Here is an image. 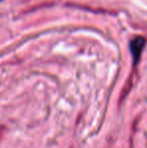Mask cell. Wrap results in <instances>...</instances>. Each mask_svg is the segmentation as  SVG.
<instances>
[{
  "label": "cell",
  "instance_id": "obj_2",
  "mask_svg": "<svg viewBox=\"0 0 147 148\" xmlns=\"http://www.w3.org/2000/svg\"><path fill=\"white\" fill-rule=\"evenodd\" d=\"M0 1H1V0H0Z\"/></svg>",
  "mask_w": 147,
  "mask_h": 148
},
{
  "label": "cell",
  "instance_id": "obj_1",
  "mask_svg": "<svg viewBox=\"0 0 147 148\" xmlns=\"http://www.w3.org/2000/svg\"><path fill=\"white\" fill-rule=\"evenodd\" d=\"M145 42V38H143L142 36L135 37V38L130 41V51H131L132 57H133L134 64H136L139 62L140 56H141V53L144 49Z\"/></svg>",
  "mask_w": 147,
  "mask_h": 148
}]
</instances>
